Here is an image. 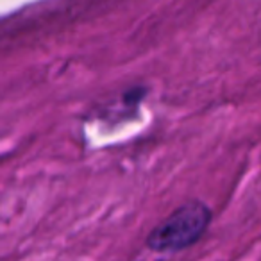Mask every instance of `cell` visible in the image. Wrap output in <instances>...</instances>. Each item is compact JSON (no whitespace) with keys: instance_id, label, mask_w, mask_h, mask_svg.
I'll list each match as a JSON object with an SVG mask.
<instances>
[{"instance_id":"cell-1","label":"cell","mask_w":261,"mask_h":261,"mask_svg":"<svg viewBox=\"0 0 261 261\" xmlns=\"http://www.w3.org/2000/svg\"><path fill=\"white\" fill-rule=\"evenodd\" d=\"M210 220L211 211L206 204L199 200L186 202L152 229L147 245L158 252L186 249L204 234Z\"/></svg>"}]
</instances>
